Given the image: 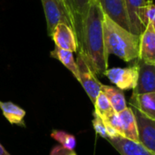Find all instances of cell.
Returning <instances> with one entry per match:
<instances>
[{
	"mask_svg": "<svg viewBox=\"0 0 155 155\" xmlns=\"http://www.w3.org/2000/svg\"><path fill=\"white\" fill-rule=\"evenodd\" d=\"M104 12L97 0L90 5L78 37L79 53L95 74L103 76L108 69V54L105 51L103 31Z\"/></svg>",
	"mask_w": 155,
	"mask_h": 155,
	"instance_id": "cell-1",
	"label": "cell"
},
{
	"mask_svg": "<svg viewBox=\"0 0 155 155\" xmlns=\"http://www.w3.org/2000/svg\"><path fill=\"white\" fill-rule=\"evenodd\" d=\"M103 31L105 51L126 63L139 59L140 35L124 29L104 14Z\"/></svg>",
	"mask_w": 155,
	"mask_h": 155,
	"instance_id": "cell-2",
	"label": "cell"
},
{
	"mask_svg": "<svg viewBox=\"0 0 155 155\" xmlns=\"http://www.w3.org/2000/svg\"><path fill=\"white\" fill-rule=\"evenodd\" d=\"M45 11L47 34L50 36L54 28L60 23L66 24L75 33V23L73 13L64 0H41ZM76 35V34H75Z\"/></svg>",
	"mask_w": 155,
	"mask_h": 155,
	"instance_id": "cell-3",
	"label": "cell"
},
{
	"mask_svg": "<svg viewBox=\"0 0 155 155\" xmlns=\"http://www.w3.org/2000/svg\"><path fill=\"white\" fill-rule=\"evenodd\" d=\"M139 66L137 61L135 64L128 67H114L108 68L104 75L106 76L111 83L116 85L122 91L124 90H134L136 86L138 78Z\"/></svg>",
	"mask_w": 155,
	"mask_h": 155,
	"instance_id": "cell-4",
	"label": "cell"
},
{
	"mask_svg": "<svg viewBox=\"0 0 155 155\" xmlns=\"http://www.w3.org/2000/svg\"><path fill=\"white\" fill-rule=\"evenodd\" d=\"M76 64H77L78 74H79L78 82L81 84L84 90L85 91V93L87 94L91 102L94 104L97 95L101 92L102 84L97 79V77L93 73V71L90 69V67L86 64L84 56L79 52L77 54V57H76Z\"/></svg>",
	"mask_w": 155,
	"mask_h": 155,
	"instance_id": "cell-5",
	"label": "cell"
},
{
	"mask_svg": "<svg viewBox=\"0 0 155 155\" xmlns=\"http://www.w3.org/2000/svg\"><path fill=\"white\" fill-rule=\"evenodd\" d=\"M134 114L139 143L151 153H155V120L142 114L136 107H130Z\"/></svg>",
	"mask_w": 155,
	"mask_h": 155,
	"instance_id": "cell-6",
	"label": "cell"
},
{
	"mask_svg": "<svg viewBox=\"0 0 155 155\" xmlns=\"http://www.w3.org/2000/svg\"><path fill=\"white\" fill-rule=\"evenodd\" d=\"M50 36L56 47L72 53L78 52L79 43L77 36L73 28L66 24H58L54 28Z\"/></svg>",
	"mask_w": 155,
	"mask_h": 155,
	"instance_id": "cell-7",
	"label": "cell"
},
{
	"mask_svg": "<svg viewBox=\"0 0 155 155\" xmlns=\"http://www.w3.org/2000/svg\"><path fill=\"white\" fill-rule=\"evenodd\" d=\"M104 15L131 32L124 0H97Z\"/></svg>",
	"mask_w": 155,
	"mask_h": 155,
	"instance_id": "cell-8",
	"label": "cell"
},
{
	"mask_svg": "<svg viewBox=\"0 0 155 155\" xmlns=\"http://www.w3.org/2000/svg\"><path fill=\"white\" fill-rule=\"evenodd\" d=\"M139 66L136 86L133 90V94H142L155 92V64H146L137 60Z\"/></svg>",
	"mask_w": 155,
	"mask_h": 155,
	"instance_id": "cell-9",
	"label": "cell"
},
{
	"mask_svg": "<svg viewBox=\"0 0 155 155\" xmlns=\"http://www.w3.org/2000/svg\"><path fill=\"white\" fill-rule=\"evenodd\" d=\"M138 60L155 64V24H148L140 35Z\"/></svg>",
	"mask_w": 155,
	"mask_h": 155,
	"instance_id": "cell-10",
	"label": "cell"
},
{
	"mask_svg": "<svg viewBox=\"0 0 155 155\" xmlns=\"http://www.w3.org/2000/svg\"><path fill=\"white\" fill-rule=\"evenodd\" d=\"M106 140L121 155H155L140 143L131 141L125 137L118 136Z\"/></svg>",
	"mask_w": 155,
	"mask_h": 155,
	"instance_id": "cell-11",
	"label": "cell"
},
{
	"mask_svg": "<svg viewBox=\"0 0 155 155\" xmlns=\"http://www.w3.org/2000/svg\"><path fill=\"white\" fill-rule=\"evenodd\" d=\"M130 24L131 32L136 35H141L144 26L139 20V11L148 0H124Z\"/></svg>",
	"mask_w": 155,
	"mask_h": 155,
	"instance_id": "cell-12",
	"label": "cell"
},
{
	"mask_svg": "<svg viewBox=\"0 0 155 155\" xmlns=\"http://www.w3.org/2000/svg\"><path fill=\"white\" fill-rule=\"evenodd\" d=\"M130 104L136 107L144 115L155 120V92L132 94Z\"/></svg>",
	"mask_w": 155,
	"mask_h": 155,
	"instance_id": "cell-13",
	"label": "cell"
},
{
	"mask_svg": "<svg viewBox=\"0 0 155 155\" xmlns=\"http://www.w3.org/2000/svg\"><path fill=\"white\" fill-rule=\"evenodd\" d=\"M71 9L74 23H75V34L77 36V39L79 37L83 22L86 16L87 11L92 5V3L95 0H64Z\"/></svg>",
	"mask_w": 155,
	"mask_h": 155,
	"instance_id": "cell-14",
	"label": "cell"
},
{
	"mask_svg": "<svg viewBox=\"0 0 155 155\" xmlns=\"http://www.w3.org/2000/svg\"><path fill=\"white\" fill-rule=\"evenodd\" d=\"M0 109L4 117L9 122V124L19 125L21 127H25V117L26 113L24 109L12 102H3L1 100Z\"/></svg>",
	"mask_w": 155,
	"mask_h": 155,
	"instance_id": "cell-15",
	"label": "cell"
},
{
	"mask_svg": "<svg viewBox=\"0 0 155 155\" xmlns=\"http://www.w3.org/2000/svg\"><path fill=\"white\" fill-rule=\"evenodd\" d=\"M101 92L105 94L111 106L116 114L121 113L127 107V102L125 100L124 91L120 90L119 88L102 84Z\"/></svg>",
	"mask_w": 155,
	"mask_h": 155,
	"instance_id": "cell-16",
	"label": "cell"
},
{
	"mask_svg": "<svg viewBox=\"0 0 155 155\" xmlns=\"http://www.w3.org/2000/svg\"><path fill=\"white\" fill-rule=\"evenodd\" d=\"M118 115L122 122L124 137L131 141L139 143L136 121H135V117L132 109L130 107H126L124 111L119 113Z\"/></svg>",
	"mask_w": 155,
	"mask_h": 155,
	"instance_id": "cell-17",
	"label": "cell"
},
{
	"mask_svg": "<svg viewBox=\"0 0 155 155\" xmlns=\"http://www.w3.org/2000/svg\"><path fill=\"white\" fill-rule=\"evenodd\" d=\"M50 55H51V57L61 62L72 73V74L75 77V79L78 81V79H79L78 67H77L76 61L74 60V54L72 52L63 50L61 48L54 46V50L51 51Z\"/></svg>",
	"mask_w": 155,
	"mask_h": 155,
	"instance_id": "cell-18",
	"label": "cell"
},
{
	"mask_svg": "<svg viewBox=\"0 0 155 155\" xmlns=\"http://www.w3.org/2000/svg\"><path fill=\"white\" fill-rule=\"evenodd\" d=\"M94 114L99 116L103 121L105 120L109 115L114 113L113 107L111 106L107 97L103 92H100L94 101Z\"/></svg>",
	"mask_w": 155,
	"mask_h": 155,
	"instance_id": "cell-19",
	"label": "cell"
},
{
	"mask_svg": "<svg viewBox=\"0 0 155 155\" xmlns=\"http://www.w3.org/2000/svg\"><path fill=\"white\" fill-rule=\"evenodd\" d=\"M51 137L57 141L61 146L69 149V150H74L76 146V139L73 134H70L64 131L61 130H54L51 133Z\"/></svg>",
	"mask_w": 155,
	"mask_h": 155,
	"instance_id": "cell-20",
	"label": "cell"
},
{
	"mask_svg": "<svg viewBox=\"0 0 155 155\" xmlns=\"http://www.w3.org/2000/svg\"><path fill=\"white\" fill-rule=\"evenodd\" d=\"M139 20L144 27L148 24H155V5L153 0H148L140 9Z\"/></svg>",
	"mask_w": 155,
	"mask_h": 155,
	"instance_id": "cell-21",
	"label": "cell"
},
{
	"mask_svg": "<svg viewBox=\"0 0 155 155\" xmlns=\"http://www.w3.org/2000/svg\"><path fill=\"white\" fill-rule=\"evenodd\" d=\"M104 124L112 127L113 129H114L120 136L124 137V131H123V125H122V122L121 119L118 115V114H116L115 112L113 113L111 115H109L105 120L103 121Z\"/></svg>",
	"mask_w": 155,
	"mask_h": 155,
	"instance_id": "cell-22",
	"label": "cell"
},
{
	"mask_svg": "<svg viewBox=\"0 0 155 155\" xmlns=\"http://www.w3.org/2000/svg\"><path fill=\"white\" fill-rule=\"evenodd\" d=\"M93 126L94 129L95 131V133L100 135L101 137L107 139V134H106V129L104 126V124L103 122V120L97 116L94 113V119H93Z\"/></svg>",
	"mask_w": 155,
	"mask_h": 155,
	"instance_id": "cell-23",
	"label": "cell"
},
{
	"mask_svg": "<svg viewBox=\"0 0 155 155\" xmlns=\"http://www.w3.org/2000/svg\"><path fill=\"white\" fill-rule=\"evenodd\" d=\"M50 155H77L76 153L74 152V150H69V149H66L61 145H57V146H54L51 153Z\"/></svg>",
	"mask_w": 155,
	"mask_h": 155,
	"instance_id": "cell-24",
	"label": "cell"
},
{
	"mask_svg": "<svg viewBox=\"0 0 155 155\" xmlns=\"http://www.w3.org/2000/svg\"><path fill=\"white\" fill-rule=\"evenodd\" d=\"M0 155H11L5 149V147L1 143H0Z\"/></svg>",
	"mask_w": 155,
	"mask_h": 155,
	"instance_id": "cell-25",
	"label": "cell"
}]
</instances>
